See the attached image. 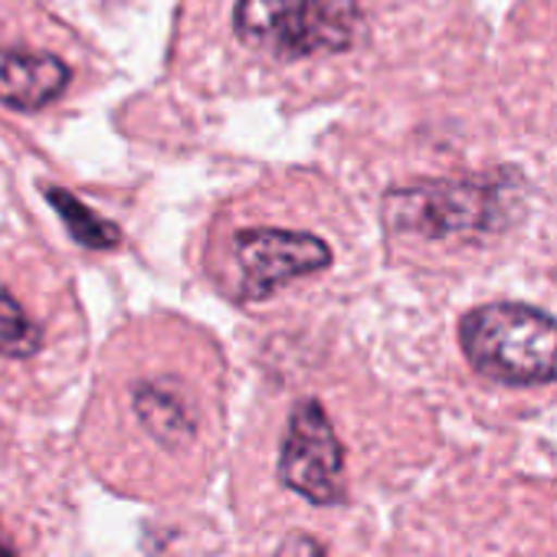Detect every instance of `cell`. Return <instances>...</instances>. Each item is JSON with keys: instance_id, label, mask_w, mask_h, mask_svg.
<instances>
[{"instance_id": "obj_9", "label": "cell", "mask_w": 557, "mask_h": 557, "mask_svg": "<svg viewBox=\"0 0 557 557\" xmlns=\"http://www.w3.org/2000/svg\"><path fill=\"white\" fill-rule=\"evenodd\" d=\"M44 345V329L24 312V306L0 289V355L4 358H30Z\"/></svg>"}, {"instance_id": "obj_3", "label": "cell", "mask_w": 557, "mask_h": 557, "mask_svg": "<svg viewBox=\"0 0 557 557\" xmlns=\"http://www.w3.org/2000/svg\"><path fill=\"white\" fill-rule=\"evenodd\" d=\"M384 207L397 230L430 239L482 233L498 213L495 190L482 181H426L400 187L387 194Z\"/></svg>"}, {"instance_id": "obj_8", "label": "cell", "mask_w": 557, "mask_h": 557, "mask_svg": "<svg viewBox=\"0 0 557 557\" xmlns=\"http://www.w3.org/2000/svg\"><path fill=\"white\" fill-rule=\"evenodd\" d=\"M44 194L57 210V216L63 220L66 233L73 236V243L86 249H115L122 243V230L112 220L99 216L92 207H86L79 197H73L66 187H47Z\"/></svg>"}, {"instance_id": "obj_10", "label": "cell", "mask_w": 557, "mask_h": 557, "mask_svg": "<svg viewBox=\"0 0 557 557\" xmlns=\"http://www.w3.org/2000/svg\"><path fill=\"white\" fill-rule=\"evenodd\" d=\"M0 557H17V550L11 547V541L4 537V531H0Z\"/></svg>"}, {"instance_id": "obj_5", "label": "cell", "mask_w": 557, "mask_h": 557, "mask_svg": "<svg viewBox=\"0 0 557 557\" xmlns=\"http://www.w3.org/2000/svg\"><path fill=\"white\" fill-rule=\"evenodd\" d=\"M233 30L246 47L272 50L286 60L319 50L312 0H236Z\"/></svg>"}, {"instance_id": "obj_2", "label": "cell", "mask_w": 557, "mask_h": 557, "mask_svg": "<svg viewBox=\"0 0 557 557\" xmlns=\"http://www.w3.org/2000/svg\"><path fill=\"white\" fill-rule=\"evenodd\" d=\"M233 259L239 275V299L262 302L293 278L329 269L332 249L315 233L252 226L233 236Z\"/></svg>"}, {"instance_id": "obj_1", "label": "cell", "mask_w": 557, "mask_h": 557, "mask_svg": "<svg viewBox=\"0 0 557 557\" xmlns=\"http://www.w3.org/2000/svg\"><path fill=\"white\" fill-rule=\"evenodd\" d=\"M466 361L511 387L557 384V322L521 302H492L459 322Z\"/></svg>"}, {"instance_id": "obj_6", "label": "cell", "mask_w": 557, "mask_h": 557, "mask_svg": "<svg viewBox=\"0 0 557 557\" xmlns=\"http://www.w3.org/2000/svg\"><path fill=\"white\" fill-rule=\"evenodd\" d=\"M70 86V66L53 53L8 50L0 53V106L37 112L57 102Z\"/></svg>"}, {"instance_id": "obj_7", "label": "cell", "mask_w": 557, "mask_h": 557, "mask_svg": "<svg viewBox=\"0 0 557 557\" xmlns=\"http://www.w3.org/2000/svg\"><path fill=\"white\" fill-rule=\"evenodd\" d=\"M135 410L141 426L164 446H184L194 436V413L181 394L161 384H141L135 391Z\"/></svg>"}, {"instance_id": "obj_4", "label": "cell", "mask_w": 557, "mask_h": 557, "mask_svg": "<svg viewBox=\"0 0 557 557\" xmlns=\"http://www.w3.org/2000/svg\"><path fill=\"white\" fill-rule=\"evenodd\" d=\"M278 479L315 505L345 502V449L319 400H302L286 426Z\"/></svg>"}]
</instances>
